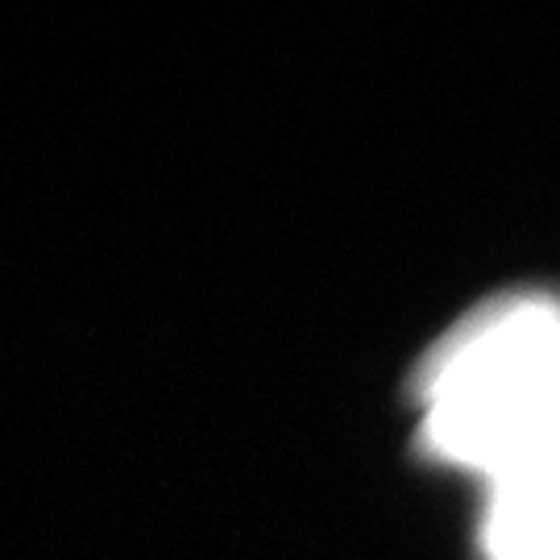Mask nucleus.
<instances>
[{
  "mask_svg": "<svg viewBox=\"0 0 560 560\" xmlns=\"http://www.w3.org/2000/svg\"><path fill=\"white\" fill-rule=\"evenodd\" d=\"M420 399L428 448L490 481L560 444V300L486 303L423 361Z\"/></svg>",
  "mask_w": 560,
  "mask_h": 560,
  "instance_id": "f257e3e1",
  "label": "nucleus"
},
{
  "mask_svg": "<svg viewBox=\"0 0 560 560\" xmlns=\"http://www.w3.org/2000/svg\"><path fill=\"white\" fill-rule=\"evenodd\" d=\"M490 560H560V444L490 481Z\"/></svg>",
  "mask_w": 560,
  "mask_h": 560,
  "instance_id": "f03ea898",
  "label": "nucleus"
}]
</instances>
